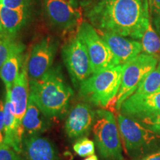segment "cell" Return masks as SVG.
<instances>
[{"label": "cell", "mask_w": 160, "mask_h": 160, "mask_svg": "<svg viewBox=\"0 0 160 160\" xmlns=\"http://www.w3.org/2000/svg\"><path fill=\"white\" fill-rule=\"evenodd\" d=\"M96 111L87 102H79L72 108L65 120V131L71 139L88 137L95 122Z\"/></svg>", "instance_id": "cell-11"}, {"label": "cell", "mask_w": 160, "mask_h": 160, "mask_svg": "<svg viewBox=\"0 0 160 160\" xmlns=\"http://www.w3.org/2000/svg\"><path fill=\"white\" fill-rule=\"evenodd\" d=\"M0 160H23L20 153L8 145L3 144L0 146Z\"/></svg>", "instance_id": "cell-26"}, {"label": "cell", "mask_w": 160, "mask_h": 160, "mask_svg": "<svg viewBox=\"0 0 160 160\" xmlns=\"http://www.w3.org/2000/svg\"><path fill=\"white\" fill-rule=\"evenodd\" d=\"M22 153L25 160H61L54 144L40 135L24 137Z\"/></svg>", "instance_id": "cell-14"}, {"label": "cell", "mask_w": 160, "mask_h": 160, "mask_svg": "<svg viewBox=\"0 0 160 160\" xmlns=\"http://www.w3.org/2000/svg\"><path fill=\"white\" fill-rule=\"evenodd\" d=\"M0 16L4 34L16 39L17 33L27 22L28 9H11L0 3Z\"/></svg>", "instance_id": "cell-18"}, {"label": "cell", "mask_w": 160, "mask_h": 160, "mask_svg": "<svg viewBox=\"0 0 160 160\" xmlns=\"http://www.w3.org/2000/svg\"><path fill=\"white\" fill-rule=\"evenodd\" d=\"M45 16L52 25L62 31L78 28L82 22V13L68 0H43Z\"/></svg>", "instance_id": "cell-10"}, {"label": "cell", "mask_w": 160, "mask_h": 160, "mask_svg": "<svg viewBox=\"0 0 160 160\" xmlns=\"http://www.w3.org/2000/svg\"><path fill=\"white\" fill-rule=\"evenodd\" d=\"M118 127L125 150L132 157H140L159 151L160 135L145 127L137 119L122 113L117 115Z\"/></svg>", "instance_id": "cell-4"}, {"label": "cell", "mask_w": 160, "mask_h": 160, "mask_svg": "<svg viewBox=\"0 0 160 160\" xmlns=\"http://www.w3.org/2000/svg\"><path fill=\"white\" fill-rule=\"evenodd\" d=\"M22 125L25 137L41 135L51 128V119L45 116L34 102L29 97L27 110Z\"/></svg>", "instance_id": "cell-17"}, {"label": "cell", "mask_w": 160, "mask_h": 160, "mask_svg": "<svg viewBox=\"0 0 160 160\" xmlns=\"http://www.w3.org/2000/svg\"><path fill=\"white\" fill-rule=\"evenodd\" d=\"M63 62L76 89L92 75L90 57L85 46L77 34L70 38L62 47Z\"/></svg>", "instance_id": "cell-8"}, {"label": "cell", "mask_w": 160, "mask_h": 160, "mask_svg": "<svg viewBox=\"0 0 160 160\" xmlns=\"http://www.w3.org/2000/svg\"><path fill=\"white\" fill-rule=\"evenodd\" d=\"M120 113L139 119L160 113V91L143 96L132 94L122 103Z\"/></svg>", "instance_id": "cell-12"}, {"label": "cell", "mask_w": 160, "mask_h": 160, "mask_svg": "<svg viewBox=\"0 0 160 160\" xmlns=\"http://www.w3.org/2000/svg\"><path fill=\"white\" fill-rule=\"evenodd\" d=\"M19 42L15 41L14 38L3 34L0 37V70L11 54Z\"/></svg>", "instance_id": "cell-22"}, {"label": "cell", "mask_w": 160, "mask_h": 160, "mask_svg": "<svg viewBox=\"0 0 160 160\" xmlns=\"http://www.w3.org/2000/svg\"><path fill=\"white\" fill-rule=\"evenodd\" d=\"M73 151L82 157H88L95 153V143L88 138L84 137L78 139L73 146Z\"/></svg>", "instance_id": "cell-23"}, {"label": "cell", "mask_w": 160, "mask_h": 160, "mask_svg": "<svg viewBox=\"0 0 160 160\" xmlns=\"http://www.w3.org/2000/svg\"><path fill=\"white\" fill-rule=\"evenodd\" d=\"M111 49L119 65H123L134 59L142 51L141 42L110 32L98 31Z\"/></svg>", "instance_id": "cell-13"}, {"label": "cell", "mask_w": 160, "mask_h": 160, "mask_svg": "<svg viewBox=\"0 0 160 160\" xmlns=\"http://www.w3.org/2000/svg\"><path fill=\"white\" fill-rule=\"evenodd\" d=\"M10 91H6L5 104H4V113H5L4 143L12 148L17 153H21L25 135H24L22 126L21 127L19 126L16 119L13 107L11 100Z\"/></svg>", "instance_id": "cell-16"}, {"label": "cell", "mask_w": 160, "mask_h": 160, "mask_svg": "<svg viewBox=\"0 0 160 160\" xmlns=\"http://www.w3.org/2000/svg\"><path fill=\"white\" fill-rule=\"evenodd\" d=\"M160 91V62L149 73L133 94L143 96Z\"/></svg>", "instance_id": "cell-21"}, {"label": "cell", "mask_w": 160, "mask_h": 160, "mask_svg": "<svg viewBox=\"0 0 160 160\" xmlns=\"http://www.w3.org/2000/svg\"><path fill=\"white\" fill-rule=\"evenodd\" d=\"M84 160H99V159H98V157L97 156L93 154V155L90 156V157H88L87 158H85Z\"/></svg>", "instance_id": "cell-31"}, {"label": "cell", "mask_w": 160, "mask_h": 160, "mask_svg": "<svg viewBox=\"0 0 160 160\" xmlns=\"http://www.w3.org/2000/svg\"><path fill=\"white\" fill-rule=\"evenodd\" d=\"M97 0H69V2L73 8L77 9H85Z\"/></svg>", "instance_id": "cell-29"}, {"label": "cell", "mask_w": 160, "mask_h": 160, "mask_svg": "<svg viewBox=\"0 0 160 160\" xmlns=\"http://www.w3.org/2000/svg\"><path fill=\"white\" fill-rule=\"evenodd\" d=\"M58 45V40L51 37L44 38L33 45L28 57L29 79H39L52 68Z\"/></svg>", "instance_id": "cell-9"}, {"label": "cell", "mask_w": 160, "mask_h": 160, "mask_svg": "<svg viewBox=\"0 0 160 160\" xmlns=\"http://www.w3.org/2000/svg\"><path fill=\"white\" fill-rule=\"evenodd\" d=\"M142 53L157 58L160 54V37L150 22L145 33L141 38Z\"/></svg>", "instance_id": "cell-20"}, {"label": "cell", "mask_w": 160, "mask_h": 160, "mask_svg": "<svg viewBox=\"0 0 160 160\" xmlns=\"http://www.w3.org/2000/svg\"><path fill=\"white\" fill-rule=\"evenodd\" d=\"M28 58H25L19 75L12 86L10 93L13 107L14 114L19 126L22 125L23 117L25 114L30 96L29 78L27 71Z\"/></svg>", "instance_id": "cell-15"}, {"label": "cell", "mask_w": 160, "mask_h": 160, "mask_svg": "<svg viewBox=\"0 0 160 160\" xmlns=\"http://www.w3.org/2000/svg\"><path fill=\"white\" fill-rule=\"evenodd\" d=\"M136 160H160V150L143 156L142 157H140Z\"/></svg>", "instance_id": "cell-30"}, {"label": "cell", "mask_w": 160, "mask_h": 160, "mask_svg": "<svg viewBox=\"0 0 160 160\" xmlns=\"http://www.w3.org/2000/svg\"><path fill=\"white\" fill-rule=\"evenodd\" d=\"M150 17L155 26V30L160 34V0H148Z\"/></svg>", "instance_id": "cell-24"}, {"label": "cell", "mask_w": 160, "mask_h": 160, "mask_svg": "<svg viewBox=\"0 0 160 160\" xmlns=\"http://www.w3.org/2000/svg\"><path fill=\"white\" fill-rule=\"evenodd\" d=\"M122 65L93 73L80 84L79 97L85 102L105 108L117 99L122 82Z\"/></svg>", "instance_id": "cell-3"}, {"label": "cell", "mask_w": 160, "mask_h": 160, "mask_svg": "<svg viewBox=\"0 0 160 160\" xmlns=\"http://www.w3.org/2000/svg\"><path fill=\"white\" fill-rule=\"evenodd\" d=\"M94 141L100 156L105 160H123L119 131L115 116L104 109L96 111L93 126Z\"/></svg>", "instance_id": "cell-5"}, {"label": "cell", "mask_w": 160, "mask_h": 160, "mask_svg": "<svg viewBox=\"0 0 160 160\" xmlns=\"http://www.w3.org/2000/svg\"><path fill=\"white\" fill-rule=\"evenodd\" d=\"M25 48V45L19 42L0 70V79L5 84L6 91L11 89L15 80L19 75L25 59L23 56Z\"/></svg>", "instance_id": "cell-19"}, {"label": "cell", "mask_w": 160, "mask_h": 160, "mask_svg": "<svg viewBox=\"0 0 160 160\" xmlns=\"http://www.w3.org/2000/svg\"><path fill=\"white\" fill-rule=\"evenodd\" d=\"M68 1H69V0H68Z\"/></svg>", "instance_id": "cell-33"}, {"label": "cell", "mask_w": 160, "mask_h": 160, "mask_svg": "<svg viewBox=\"0 0 160 160\" xmlns=\"http://www.w3.org/2000/svg\"><path fill=\"white\" fill-rule=\"evenodd\" d=\"M3 34V30L2 26V22H1V16H0V37Z\"/></svg>", "instance_id": "cell-32"}, {"label": "cell", "mask_w": 160, "mask_h": 160, "mask_svg": "<svg viewBox=\"0 0 160 160\" xmlns=\"http://www.w3.org/2000/svg\"><path fill=\"white\" fill-rule=\"evenodd\" d=\"M77 36L88 53L92 73L119 65L111 49L89 22L82 21L80 23L77 30Z\"/></svg>", "instance_id": "cell-7"}, {"label": "cell", "mask_w": 160, "mask_h": 160, "mask_svg": "<svg viewBox=\"0 0 160 160\" xmlns=\"http://www.w3.org/2000/svg\"><path fill=\"white\" fill-rule=\"evenodd\" d=\"M157 65V58L145 53H140L134 59L124 64L121 86L116 99L115 107L118 111L124 102L137 91Z\"/></svg>", "instance_id": "cell-6"}, {"label": "cell", "mask_w": 160, "mask_h": 160, "mask_svg": "<svg viewBox=\"0 0 160 160\" xmlns=\"http://www.w3.org/2000/svg\"><path fill=\"white\" fill-rule=\"evenodd\" d=\"M98 31L141 39L150 22L148 0H97L84 9Z\"/></svg>", "instance_id": "cell-1"}, {"label": "cell", "mask_w": 160, "mask_h": 160, "mask_svg": "<svg viewBox=\"0 0 160 160\" xmlns=\"http://www.w3.org/2000/svg\"><path fill=\"white\" fill-rule=\"evenodd\" d=\"M137 120L153 133L160 135V113Z\"/></svg>", "instance_id": "cell-25"}, {"label": "cell", "mask_w": 160, "mask_h": 160, "mask_svg": "<svg viewBox=\"0 0 160 160\" xmlns=\"http://www.w3.org/2000/svg\"><path fill=\"white\" fill-rule=\"evenodd\" d=\"M30 96L50 119H62L67 115L73 89L66 82L61 69L52 68L39 79H29Z\"/></svg>", "instance_id": "cell-2"}, {"label": "cell", "mask_w": 160, "mask_h": 160, "mask_svg": "<svg viewBox=\"0 0 160 160\" xmlns=\"http://www.w3.org/2000/svg\"><path fill=\"white\" fill-rule=\"evenodd\" d=\"M31 0H0V3L11 9H19L28 8Z\"/></svg>", "instance_id": "cell-27"}, {"label": "cell", "mask_w": 160, "mask_h": 160, "mask_svg": "<svg viewBox=\"0 0 160 160\" xmlns=\"http://www.w3.org/2000/svg\"><path fill=\"white\" fill-rule=\"evenodd\" d=\"M4 104L5 102L0 99V146L4 143L5 138V113H4Z\"/></svg>", "instance_id": "cell-28"}]
</instances>
